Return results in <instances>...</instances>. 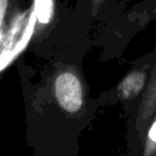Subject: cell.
Returning <instances> with one entry per match:
<instances>
[{
  "instance_id": "6da1fadb",
  "label": "cell",
  "mask_w": 156,
  "mask_h": 156,
  "mask_svg": "<svg viewBox=\"0 0 156 156\" xmlns=\"http://www.w3.org/2000/svg\"><path fill=\"white\" fill-rule=\"evenodd\" d=\"M156 113V57L152 62L151 74L147 87L139 101V105L128 123V150L130 156H139L141 150L143 136L146 128Z\"/></svg>"
},
{
  "instance_id": "7a4b0ae2",
  "label": "cell",
  "mask_w": 156,
  "mask_h": 156,
  "mask_svg": "<svg viewBox=\"0 0 156 156\" xmlns=\"http://www.w3.org/2000/svg\"><path fill=\"white\" fill-rule=\"evenodd\" d=\"M54 96L58 106L71 115H78L85 107L84 88L76 72L65 69L55 77Z\"/></svg>"
},
{
  "instance_id": "3957f363",
  "label": "cell",
  "mask_w": 156,
  "mask_h": 156,
  "mask_svg": "<svg viewBox=\"0 0 156 156\" xmlns=\"http://www.w3.org/2000/svg\"><path fill=\"white\" fill-rule=\"evenodd\" d=\"M151 65H144L140 68L129 71L116 87V96L123 102H132L141 99L151 74Z\"/></svg>"
},
{
  "instance_id": "277c9868",
  "label": "cell",
  "mask_w": 156,
  "mask_h": 156,
  "mask_svg": "<svg viewBox=\"0 0 156 156\" xmlns=\"http://www.w3.org/2000/svg\"><path fill=\"white\" fill-rule=\"evenodd\" d=\"M139 156H156V113L150 121L143 136Z\"/></svg>"
},
{
  "instance_id": "5b68a950",
  "label": "cell",
  "mask_w": 156,
  "mask_h": 156,
  "mask_svg": "<svg viewBox=\"0 0 156 156\" xmlns=\"http://www.w3.org/2000/svg\"><path fill=\"white\" fill-rule=\"evenodd\" d=\"M7 11H9V0H0V45L4 40V30H5Z\"/></svg>"
},
{
  "instance_id": "8992f818",
  "label": "cell",
  "mask_w": 156,
  "mask_h": 156,
  "mask_svg": "<svg viewBox=\"0 0 156 156\" xmlns=\"http://www.w3.org/2000/svg\"><path fill=\"white\" fill-rule=\"evenodd\" d=\"M102 1H104V0H93V2H94V5H95V7H99V6L102 4Z\"/></svg>"
}]
</instances>
